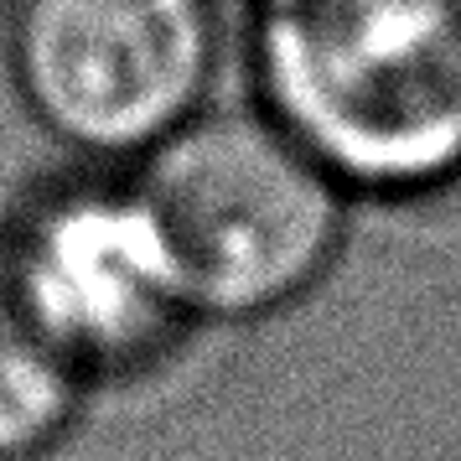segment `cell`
Here are the masks:
<instances>
[{
    "label": "cell",
    "mask_w": 461,
    "mask_h": 461,
    "mask_svg": "<svg viewBox=\"0 0 461 461\" xmlns=\"http://www.w3.org/2000/svg\"><path fill=\"white\" fill-rule=\"evenodd\" d=\"M233 63L357 208L461 197V0H233Z\"/></svg>",
    "instance_id": "cell-1"
},
{
    "label": "cell",
    "mask_w": 461,
    "mask_h": 461,
    "mask_svg": "<svg viewBox=\"0 0 461 461\" xmlns=\"http://www.w3.org/2000/svg\"><path fill=\"white\" fill-rule=\"evenodd\" d=\"M208 332H249L327 291L357 229L353 192L254 99H212L135 161Z\"/></svg>",
    "instance_id": "cell-2"
},
{
    "label": "cell",
    "mask_w": 461,
    "mask_h": 461,
    "mask_svg": "<svg viewBox=\"0 0 461 461\" xmlns=\"http://www.w3.org/2000/svg\"><path fill=\"white\" fill-rule=\"evenodd\" d=\"M0 249L94 410L161 389L212 337L135 167L58 156L5 197Z\"/></svg>",
    "instance_id": "cell-3"
},
{
    "label": "cell",
    "mask_w": 461,
    "mask_h": 461,
    "mask_svg": "<svg viewBox=\"0 0 461 461\" xmlns=\"http://www.w3.org/2000/svg\"><path fill=\"white\" fill-rule=\"evenodd\" d=\"M0 58L58 156L135 167L223 99L233 0H5Z\"/></svg>",
    "instance_id": "cell-4"
},
{
    "label": "cell",
    "mask_w": 461,
    "mask_h": 461,
    "mask_svg": "<svg viewBox=\"0 0 461 461\" xmlns=\"http://www.w3.org/2000/svg\"><path fill=\"white\" fill-rule=\"evenodd\" d=\"M88 415L94 399L37 332L0 249V461L58 456Z\"/></svg>",
    "instance_id": "cell-5"
},
{
    "label": "cell",
    "mask_w": 461,
    "mask_h": 461,
    "mask_svg": "<svg viewBox=\"0 0 461 461\" xmlns=\"http://www.w3.org/2000/svg\"><path fill=\"white\" fill-rule=\"evenodd\" d=\"M0 16H5V0H0Z\"/></svg>",
    "instance_id": "cell-6"
}]
</instances>
